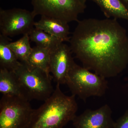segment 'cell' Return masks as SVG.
Here are the masks:
<instances>
[{
	"mask_svg": "<svg viewBox=\"0 0 128 128\" xmlns=\"http://www.w3.org/2000/svg\"><path fill=\"white\" fill-rule=\"evenodd\" d=\"M77 22L69 42L82 66L106 78L123 71L128 65V36L117 19L88 18Z\"/></svg>",
	"mask_w": 128,
	"mask_h": 128,
	"instance_id": "cell-1",
	"label": "cell"
},
{
	"mask_svg": "<svg viewBox=\"0 0 128 128\" xmlns=\"http://www.w3.org/2000/svg\"><path fill=\"white\" fill-rule=\"evenodd\" d=\"M78 105L76 96L63 93L60 85L51 96L37 109H34L27 128H63L76 116Z\"/></svg>",
	"mask_w": 128,
	"mask_h": 128,
	"instance_id": "cell-2",
	"label": "cell"
},
{
	"mask_svg": "<svg viewBox=\"0 0 128 128\" xmlns=\"http://www.w3.org/2000/svg\"><path fill=\"white\" fill-rule=\"evenodd\" d=\"M14 72L24 97L28 101L44 102L54 91L51 82L52 77L50 73L22 63Z\"/></svg>",
	"mask_w": 128,
	"mask_h": 128,
	"instance_id": "cell-3",
	"label": "cell"
},
{
	"mask_svg": "<svg viewBox=\"0 0 128 128\" xmlns=\"http://www.w3.org/2000/svg\"><path fill=\"white\" fill-rule=\"evenodd\" d=\"M66 84L72 95L84 101L92 96H102L108 89L106 78L76 64L69 72Z\"/></svg>",
	"mask_w": 128,
	"mask_h": 128,
	"instance_id": "cell-4",
	"label": "cell"
},
{
	"mask_svg": "<svg viewBox=\"0 0 128 128\" xmlns=\"http://www.w3.org/2000/svg\"><path fill=\"white\" fill-rule=\"evenodd\" d=\"M30 101L16 96H2L0 100V128H27L33 112Z\"/></svg>",
	"mask_w": 128,
	"mask_h": 128,
	"instance_id": "cell-5",
	"label": "cell"
},
{
	"mask_svg": "<svg viewBox=\"0 0 128 128\" xmlns=\"http://www.w3.org/2000/svg\"><path fill=\"white\" fill-rule=\"evenodd\" d=\"M32 11L39 15L60 19L67 23L78 22L86 6L80 0H31Z\"/></svg>",
	"mask_w": 128,
	"mask_h": 128,
	"instance_id": "cell-6",
	"label": "cell"
},
{
	"mask_svg": "<svg viewBox=\"0 0 128 128\" xmlns=\"http://www.w3.org/2000/svg\"><path fill=\"white\" fill-rule=\"evenodd\" d=\"M32 12L21 8L0 9V34L7 37L29 34L34 28Z\"/></svg>",
	"mask_w": 128,
	"mask_h": 128,
	"instance_id": "cell-7",
	"label": "cell"
},
{
	"mask_svg": "<svg viewBox=\"0 0 128 128\" xmlns=\"http://www.w3.org/2000/svg\"><path fill=\"white\" fill-rule=\"evenodd\" d=\"M72 54L70 46L64 43L50 50V72L57 84H66L69 72L76 64Z\"/></svg>",
	"mask_w": 128,
	"mask_h": 128,
	"instance_id": "cell-8",
	"label": "cell"
},
{
	"mask_svg": "<svg viewBox=\"0 0 128 128\" xmlns=\"http://www.w3.org/2000/svg\"><path fill=\"white\" fill-rule=\"evenodd\" d=\"M112 111L108 104L95 110L86 109L76 116L73 121L75 128H114Z\"/></svg>",
	"mask_w": 128,
	"mask_h": 128,
	"instance_id": "cell-9",
	"label": "cell"
},
{
	"mask_svg": "<svg viewBox=\"0 0 128 128\" xmlns=\"http://www.w3.org/2000/svg\"><path fill=\"white\" fill-rule=\"evenodd\" d=\"M34 27L54 36L63 42L70 41L68 23L60 19L41 16L39 20L34 22Z\"/></svg>",
	"mask_w": 128,
	"mask_h": 128,
	"instance_id": "cell-10",
	"label": "cell"
},
{
	"mask_svg": "<svg viewBox=\"0 0 128 128\" xmlns=\"http://www.w3.org/2000/svg\"><path fill=\"white\" fill-rule=\"evenodd\" d=\"M100 7L107 18L128 20V9L121 0H90Z\"/></svg>",
	"mask_w": 128,
	"mask_h": 128,
	"instance_id": "cell-11",
	"label": "cell"
},
{
	"mask_svg": "<svg viewBox=\"0 0 128 128\" xmlns=\"http://www.w3.org/2000/svg\"><path fill=\"white\" fill-rule=\"evenodd\" d=\"M0 92L2 96H16L24 98L14 72L0 68Z\"/></svg>",
	"mask_w": 128,
	"mask_h": 128,
	"instance_id": "cell-12",
	"label": "cell"
},
{
	"mask_svg": "<svg viewBox=\"0 0 128 128\" xmlns=\"http://www.w3.org/2000/svg\"><path fill=\"white\" fill-rule=\"evenodd\" d=\"M11 40L9 37L0 34V68L14 72L22 63L8 46Z\"/></svg>",
	"mask_w": 128,
	"mask_h": 128,
	"instance_id": "cell-13",
	"label": "cell"
},
{
	"mask_svg": "<svg viewBox=\"0 0 128 128\" xmlns=\"http://www.w3.org/2000/svg\"><path fill=\"white\" fill-rule=\"evenodd\" d=\"M50 52L49 49L36 46L32 48L27 62L25 64L50 73Z\"/></svg>",
	"mask_w": 128,
	"mask_h": 128,
	"instance_id": "cell-14",
	"label": "cell"
},
{
	"mask_svg": "<svg viewBox=\"0 0 128 128\" xmlns=\"http://www.w3.org/2000/svg\"><path fill=\"white\" fill-rule=\"evenodd\" d=\"M29 36L30 40L35 43L36 46L50 50L64 43L54 36L35 28L30 32Z\"/></svg>",
	"mask_w": 128,
	"mask_h": 128,
	"instance_id": "cell-15",
	"label": "cell"
},
{
	"mask_svg": "<svg viewBox=\"0 0 128 128\" xmlns=\"http://www.w3.org/2000/svg\"><path fill=\"white\" fill-rule=\"evenodd\" d=\"M30 40L29 34H25L15 42L10 41L8 44L21 63H26L32 52V48L30 45Z\"/></svg>",
	"mask_w": 128,
	"mask_h": 128,
	"instance_id": "cell-16",
	"label": "cell"
},
{
	"mask_svg": "<svg viewBox=\"0 0 128 128\" xmlns=\"http://www.w3.org/2000/svg\"><path fill=\"white\" fill-rule=\"evenodd\" d=\"M114 128H128V110L115 122Z\"/></svg>",
	"mask_w": 128,
	"mask_h": 128,
	"instance_id": "cell-17",
	"label": "cell"
},
{
	"mask_svg": "<svg viewBox=\"0 0 128 128\" xmlns=\"http://www.w3.org/2000/svg\"><path fill=\"white\" fill-rule=\"evenodd\" d=\"M121 0L122 1V2H124V4H125L128 9V0Z\"/></svg>",
	"mask_w": 128,
	"mask_h": 128,
	"instance_id": "cell-18",
	"label": "cell"
},
{
	"mask_svg": "<svg viewBox=\"0 0 128 128\" xmlns=\"http://www.w3.org/2000/svg\"><path fill=\"white\" fill-rule=\"evenodd\" d=\"M80 0L82 3H84V4H86V1H87V0Z\"/></svg>",
	"mask_w": 128,
	"mask_h": 128,
	"instance_id": "cell-19",
	"label": "cell"
}]
</instances>
